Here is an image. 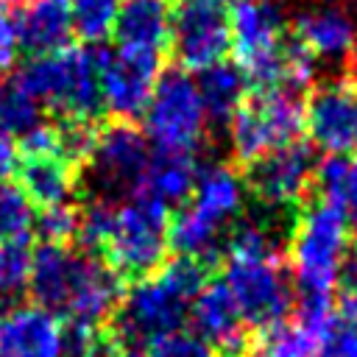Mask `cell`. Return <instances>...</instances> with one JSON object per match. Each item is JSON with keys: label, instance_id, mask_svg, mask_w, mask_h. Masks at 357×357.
Instances as JSON below:
<instances>
[{"label": "cell", "instance_id": "obj_1", "mask_svg": "<svg viewBox=\"0 0 357 357\" xmlns=\"http://www.w3.org/2000/svg\"><path fill=\"white\" fill-rule=\"evenodd\" d=\"M190 301L162 271L131 282L100 329V357H145L156 337L184 326Z\"/></svg>", "mask_w": 357, "mask_h": 357}, {"label": "cell", "instance_id": "obj_2", "mask_svg": "<svg viewBox=\"0 0 357 357\" xmlns=\"http://www.w3.org/2000/svg\"><path fill=\"white\" fill-rule=\"evenodd\" d=\"M346 251H349V229L343 215L321 198L301 204V209L290 220V231L284 243L296 293L332 296L337 282V268Z\"/></svg>", "mask_w": 357, "mask_h": 357}, {"label": "cell", "instance_id": "obj_3", "mask_svg": "<svg viewBox=\"0 0 357 357\" xmlns=\"http://www.w3.org/2000/svg\"><path fill=\"white\" fill-rule=\"evenodd\" d=\"M170 209L145 190L120 201L100 259L123 279L137 282L162 268L170 254Z\"/></svg>", "mask_w": 357, "mask_h": 357}, {"label": "cell", "instance_id": "obj_4", "mask_svg": "<svg viewBox=\"0 0 357 357\" xmlns=\"http://www.w3.org/2000/svg\"><path fill=\"white\" fill-rule=\"evenodd\" d=\"M153 159V145L142 128L128 120H112L98 128L92 151L81 165L84 198L120 204L142 190L148 167Z\"/></svg>", "mask_w": 357, "mask_h": 357}, {"label": "cell", "instance_id": "obj_5", "mask_svg": "<svg viewBox=\"0 0 357 357\" xmlns=\"http://www.w3.org/2000/svg\"><path fill=\"white\" fill-rule=\"evenodd\" d=\"M237 67L254 89H287V20L276 0H237L229 11Z\"/></svg>", "mask_w": 357, "mask_h": 357}, {"label": "cell", "instance_id": "obj_6", "mask_svg": "<svg viewBox=\"0 0 357 357\" xmlns=\"http://www.w3.org/2000/svg\"><path fill=\"white\" fill-rule=\"evenodd\" d=\"M145 137L156 151L198 153L209 134L206 112L195 86V78L181 67L159 70L148 106L142 112Z\"/></svg>", "mask_w": 357, "mask_h": 357}, {"label": "cell", "instance_id": "obj_7", "mask_svg": "<svg viewBox=\"0 0 357 357\" xmlns=\"http://www.w3.org/2000/svg\"><path fill=\"white\" fill-rule=\"evenodd\" d=\"M301 128L304 103L293 89H254V95H245L226 126L231 156L240 165L296 142Z\"/></svg>", "mask_w": 357, "mask_h": 357}, {"label": "cell", "instance_id": "obj_8", "mask_svg": "<svg viewBox=\"0 0 357 357\" xmlns=\"http://www.w3.org/2000/svg\"><path fill=\"white\" fill-rule=\"evenodd\" d=\"M223 282L251 332L287 321L296 287L282 257H229Z\"/></svg>", "mask_w": 357, "mask_h": 357}, {"label": "cell", "instance_id": "obj_9", "mask_svg": "<svg viewBox=\"0 0 357 357\" xmlns=\"http://www.w3.org/2000/svg\"><path fill=\"white\" fill-rule=\"evenodd\" d=\"M315 148L296 139L251 159L248 165H243L240 176L245 192H251L257 204L287 209L293 204H304L315 181Z\"/></svg>", "mask_w": 357, "mask_h": 357}, {"label": "cell", "instance_id": "obj_10", "mask_svg": "<svg viewBox=\"0 0 357 357\" xmlns=\"http://www.w3.org/2000/svg\"><path fill=\"white\" fill-rule=\"evenodd\" d=\"M231 47L229 8L223 0H181L170 20V53L181 70H206Z\"/></svg>", "mask_w": 357, "mask_h": 357}, {"label": "cell", "instance_id": "obj_11", "mask_svg": "<svg viewBox=\"0 0 357 357\" xmlns=\"http://www.w3.org/2000/svg\"><path fill=\"white\" fill-rule=\"evenodd\" d=\"M304 128L326 156L357 153V81L343 75L312 86L304 103Z\"/></svg>", "mask_w": 357, "mask_h": 357}, {"label": "cell", "instance_id": "obj_12", "mask_svg": "<svg viewBox=\"0 0 357 357\" xmlns=\"http://www.w3.org/2000/svg\"><path fill=\"white\" fill-rule=\"evenodd\" d=\"M159 70H162V56L131 53L123 47L117 50L103 47V59H100L103 112L112 114L114 120H128V123L142 117Z\"/></svg>", "mask_w": 357, "mask_h": 357}, {"label": "cell", "instance_id": "obj_13", "mask_svg": "<svg viewBox=\"0 0 357 357\" xmlns=\"http://www.w3.org/2000/svg\"><path fill=\"white\" fill-rule=\"evenodd\" d=\"M92 259L95 254L73 251L70 245L39 243V248L31 251V273H28L31 301L53 312L56 318H64L86 279Z\"/></svg>", "mask_w": 357, "mask_h": 357}, {"label": "cell", "instance_id": "obj_14", "mask_svg": "<svg viewBox=\"0 0 357 357\" xmlns=\"http://www.w3.org/2000/svg\"><path fill=\"white\" fill-rule=\"evenodd\" d=\"M192 321V332L209 340L220 357H245L251 346V329L245 326L237 301L223 279H209L187 310Z\"/></svg>", "mask_w": 357, "mask_h": 357}, {"label": "cell", "instance_id": "obj_15", "mask_svg": "<svg viewBox=\"0 0 357 357\" xmlns=\"http://www.w3.org/2000/svg\"><path fill=\"white\" fill-rule=\"evenodd\" d=\"M64 324L42 307H25L0 315V354L3 357H61Z\"/></svg>", "mask_w": 357, "mask_h": 357}, {"label": "cell", "instance_id": "obj_16", "mask_svg": "<svg viewBox=\"0 0 357 357\" xmlns=\"http://www.w3.org/2000/svg\"><path fill=\"white\" fill-rule=\"evenodd\" d=\"M170 20L167 0H117L112 33L123 50L162 56L170 47Z\"/></svg>", "mask_w": 357, "mask_h": 357}, {"label": "cell", "instance_id": "obj_17", "mask_svg": "<svg viewBox=\"0 0 357 357\" xmlns=\"http://www.w3.org/2000/svg\"><path fill=\"white\" fill-rule=\"evenodd\" d=\"M20 50L28 56L61 53L73 45L70 0H25L14 14Z\"/></svg>", "mask_w": 357, "mask_h": 357}, {"label": "cell", "instance_id": "obj_18", "mask_svg": "<svg viewBox=\"0 0 357 357\" xmlns=\"http://www.w3.org/2000/svg\"><path fill=\"white\" fill-rule=\"evenodd\" d=\"M243 201H245V184L231 165L226 162L198 165V178L187 201L190 209H195L218 229L229 231V226L243 215Z\"/></svg>", "mask_w": 357, "mask_h": 357}, {"label": "cell", "instance_id": "obj_19", "mask_svg": "<svg viewBox=\"0 0 357 357\" xmlns=\"http://www.w3.org/2000/svg\"><path fill=\"white\" fill-rule=\"evenodd\" d=\"M293 39L310 50L315 59L326 61H346L357 45V25L354 17L337 6H318L296 14L293 20Z\"/></svg>", "mask_w": 357, "mask_h": 357}, {"label": "cell", "instance_id": "obj_20", "mask_svg": "<svg viewBox=\"0 0 357 357\" xmlns=\"http://www.w3.org/2000/svg\"><path fill=\"white\" fill-rule=\"evenodd\" d=\"M17 184L39 209L70 204L78 187V167L59 153H22L17 162Z\"/></svg>", "mask_w": 357, "mask_h": 357}, {"label": "cell", "instance_id": "obj_21", "mask_svg": "<svg viewBox=\"0 0 357 357\" xmlns=\"http://www.w3.org/2000/svg\"><path fill=\"white\" fill-rule=\"evenodd\" d=\"M20 84L42 103V109L56 112L59 117L67 112L70 100V86H73V59L70 47L61 53H47V56H31L17 73Z\"/></svg>", "mask_w": 357, "mask_h": 357}, {"label": "cell", "instance_id": "obj_22", "mask_svg": "<svg viewBox=\"0 0 357 357\" xmlns=\"http://www.w3.org/2000/svg\"><path fill=\"white\" fill-rule=\"evenodd\" d=\"M198 178V153H184V151H156L145 176L142 190L162 201L167 209H178L190 201L192 187Z\"/></svg>", "mask_w": 357, "mask_h": 357}, {"label": "cell", "instance_id": "obj_23", "mask_svg": "<svg viewBox=\"0 0 357 357\" xmlns=\"http://www.w3.org/2000/svg\"><path fill=\"white\" fill-rule=\"evenodd\" d=\"M195 86H198V95H201V103L206 112V123L212 128H226L231 114L240 109V103L248 95L245 92L248 81H245L243 70L226 59L201 70L195 78Z\"/></svg>", "mask_w": 357, "mask_h": 357}, {"label": "cell", "instance_id": "obj_24", "mask_svg": "<svg viewBox=\"0 0 357 357\" xmlns=\"http://www.w3.org/2000/svg\"><path fill=\"white\" fill-rule=\"evenodd\" d=\"M312 190L321 201L332 204L343 220L349 234L357 240V153L346 156H326L315 167Z\"/></svg>", "mask_w": 357, "mask_h": 357}, {"label": "cell", "instance_id": "obj_25", "mask_svg": "<svg viewBox=\"0 0 357 357\" xmlns=\"http://www.w3.org/2000/svg\"><path fill=\"white\" fill-rule=\"evenodd\" d=\"M45 126L42 103L20 84L17 75L0 73V134L22 139Z\"/></svg>", "mask_w": 357, "mask_h": 357}, {"label": "cell", "instance_id": "obj_26", "mask_svg": "<svg viewBox=\"0 0 357 357\" xmlns=\"http://www.w3.org/2000/svg\"><path fill=\"white\" fill-rule=\"evenodd\" d=\"M31 251L28 240L0 245V315L17 310L28 296Z\"/></svg>", "mask_w": 357, "mask_h": 357}, {"label": "cell", "instance_id": "obj_27", "mask_svg": "<svg viewBox=\"0 0 357 357\" xmlns=\"http://www.w3.org/2000/svg\"><path fill=\"white\" fill-rule=\"evenodd\" d=\"M33 220L36 209L22 192V187L8 178H0V245L28 240V234L33 231Z\"/></svg>", "mask_w": 357, "mask_h": 357}, {"label": "cell", "instance_id": "obj_28", "mask_svg": "<svg viewBox=\"0 0 357 357\" xmlns=\"http://www.w3.org/2000/svg\"><path fill=\"white\" fill-rule=\"evenodd\" d=\"M117 0H70L73 33L86 45H100L114 28Z\"/></svg>", "mask_w": 357, "mask_h": 357}, {"label": "cell", "instance_id": "obj_29", "mask_svg": "<svg viewBox=\"0 0 357 357\" xmlns=\"http://www.w3.org/2000/svg\"><path fill=\"white\" fill-rule=\"evenodd\" d=\"M53 126V139H56V153L61 159H67L73 167H81L92 151L95 142V123L92 120H81V117H59Z\"/></svg>", "mask_w": 357, "mask_h": 357}, {"label": "cell", "instance_id": "obj_30", "mask_svg": "<svg viewBox=\"0 0 357 357\" xmlns=\"http://www.w3.org/2000/svg\"><path fill=\"white\" fill-rule=\"evenodd\" d=\"M145 357H220V354H218V349H215L209 340H204L198 332L181 326V329H173V332L156 337V340L148 346Z\"/></svg>", "mask_w": 357, "mask_h": 357}, {"label": "cell", "instance_id": "obj_31", "mask_svg": "<svg viewBox=\"0 0 357 357\" xmlns=\"http://www.w3.org/2000/svg\"><path fill=\"white\" fill-rule=\"evenodd\" d=\"M33 229L39 231L42 243H59V245H70L75 240V206L73 204H61V206H47L39 209Z\"/></svg>", "mask_w": 357, "mask_h": 357}, {"label": "cell", "instance_id": "obj_32", "mask_svg": "<svg viewBox=\"0 0 357 357\" xmlns=\"http://www.w3.org/2000/svg\"><path fill=\"white\" fill-rule=\"evenodd\" d=\"M318 357H357V329L335 318L318 337Z\"/></svg>", "mask_w": 357, "mask_h": 357}, {"label": "cell", "instance_id": "obj_33", "mask_svg": "<svg viewBox=\"0 0 357 357\" xmlns=\"http://www.w3.org/2000/svg\"><path fill=\"white\" fill-rule=\"evenodd\" d=\"M17 50H20V42H17L14 14L6 8V0H0V73H8V67L17 59Z\"/></svg>", "mask_w": 357, "mask_h": 357}, {"label": "cell", "instance_id": "obj_34", "mask_svg": "<svg viewBox=\"0 0 357 357\" xmlns=\"http://www.w3.org/2000/svg\"><path fill=\"white\" fill-rule=\"evenodd\" d=\"M337 318L357 329V287L340 290V296H337Z\"/></svg>", "mask_w": 357, "mask_h": 357}, {"label": "cell", "instance_id": "obj_35", "mask_svg": "<svg viewBox=\"0 0 357 357\" xmlns=\"http://www.w3.org/2000/svg\"><path fill=\"white\" fill-rule=\"evenodd\" d=\"M17 162H20V153H17V145L11 137L0 134V178L11 176L17 170Z\"/></svg>", "mask_w": 357, "mask_h": 357}, {"label": "cell", "instance_id": "obj_36", "mask_svg": "<svg viewBox=\"0 0 357 357\" xmlns=\"http://www.w3.org/2000/svg\"><path fill=\"white\" fill-rule=\"evenodd\" d=\"M8 3H25V0H8Z\"/></svg>", "mask_w": 357, "mask_h": 357}, {"label": "cell", "instance_id": "obj_37", "mask_svg": "<svg viewBox=\"0 0 357 357\" xmlns=\"http://www.w3.org/2000/svg\"><path fill=\"white\" fill-rule=\"evenodd\" d=\"M315 357H318V354H315Z\"/></svg>", "mask_w": 357, "mask_h": 357}, {"label": "cell", "instance_id": "obj_38", "mask_svg": "<svg viewBox=\"0 0 357 357\" xmlns=\"http://www.w3.org/2000/svg\"><path fill=\"white\" fill-rule=\"evenodd\" d=\"M354 81H357V78H354Z\"/></svg>", "mask_w": 357, "mask_h": 357}, {"label": "cell", "instance_id": "obj_39", "mask_svg": "<svg viewBox=\"0 0 357 357\" xmlns=\"http://www.w3.org/2000/svg\"><path fill=\"white\" fill-rule=\"evenodd\" d=\"M0 357H3V354H0Z\"/></svg>", "mask_w": 357, "mask_h": 357}]
</instances>
